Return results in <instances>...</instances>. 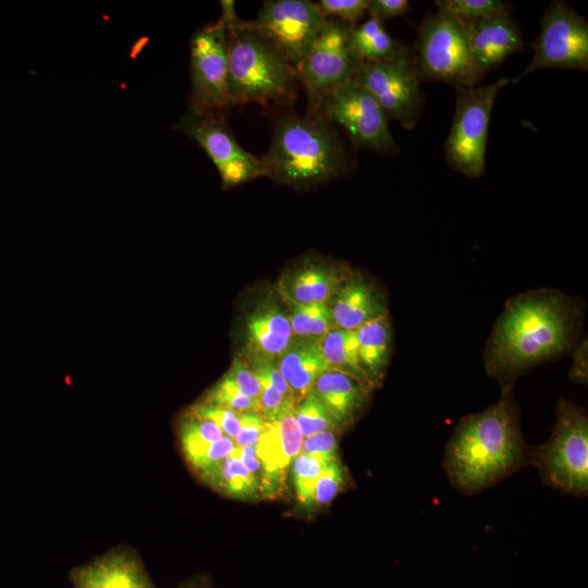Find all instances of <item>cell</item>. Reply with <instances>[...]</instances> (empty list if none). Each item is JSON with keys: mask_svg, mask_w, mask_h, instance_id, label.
<instances>
[{"mask_svg": "<svg viewBox=\"0 0 588 588\" xmlns=\"http://www.w3.org/2000/svg\"><path fill=\"white\" fill-rule=\"evenodd\" d=\"M564 294L541 290L506 303L486 353V369L500 380H513L527 368L565 351L574 336L577 314Z\"/></svg>", "mask_w": 588, "mask_h": 588, "instance_id": "1", "label": "cell"}, {"mask_svg": "<svg viewBox=\"0 0 588 588\" xmlns=\"http://www.w3.org/2000/svg\"><path fill=\"white\" fill-rule=\"evenodd\" d=\"M531 460L510 384L498 403L461 420L445 449L443 465L455 488L476 493Z\"/></svg>", "mask_w": 588, "mask_h": 588, "instance_id": "2", "label": "cell"}, {"mask_svg": "<svg viewBox=\"0 0 588 588\" xmlns=\"http://www.w3.org/2000/svg\"><path fill=\"white\" fill-rule=\"evenodd\" d=\"M259 160L264 176L295 188L335 179L347 164L344 147L330 122L308 113L278 119L269 148Z\"/></svg>", "mask_w": 588, "mask_h": 588, "instance_id": "3", "label": "cell"}, {"mask_svg": "<svg viewBox=\"0 0 588 588\" xmlns=\"http://www.w3.org/2000/svg\"><path fill=\"white\" fill-rule=\"evenodd\" d=\"M229 30L228 94L230 106L290 105L298 83L296 70L268 40L247 26L234 1H221Z\"/></svg>", "mask_w": 588, "mask_h": 588, "instance_id": "4", "label": "cell"}, {"mask_svg": "<svg viewBox=\"0 0 588 588\" xmlns=\"http://www.w3.org/2000/svg\"><path fill=\"white\" fill-rule=\"evenodd\" d=\"M412 50L420 82L473 87L481 81L470 56L464 23L442 10L426 15Z\"/></svg>", "mask_w": 588, "mask_h": 588, "instance_id": "5", "label": "cell"}, {"mask_svg": "<svg viewBox=\"0 0 588 588\" xmlns=\"http://www.w3.org/2000/svg\"><path fill=\"white\" fill-rule=\"evenodd\" d=\"M531 461L547 485L569 495L587 494L588 419L581 407L559 401L551 437L532 453Z\"/></svg>", "mask_w": 588, "mask_h": 588, "instance_id": "6", "label": "cell"}, {"mask_svg": "<svg viewBox=\"0 0 588 588\" xmlns=\"http://www.w3.org/2000/svg\"><path fill=\"white\" fill-rule=\"evenodd\" d=\"M509 83L503 77L489 85L454 87L455 112L444 144L451 169L467 177L485 173L491 113L500 90Z\"/></svg>", "mask_w": 588, "mask_h": 588, "instance_id": "7", "label": "cell"}, {"mask_svg": "<svg viewBox=\"0 0 588 588\" xmlns=\"http://www.w3.org/2000/svg\"><path fill=\"white\" fill-rule=\"evenodd\" d=\"M314 114L342 126L357 147L387 156L400 152L389 127L388 115L373 96L355 79L331 91Z\"/></svg>", "mask_w": 588, "mask_h": 588, "instance_id": "8", "label": "cell"}, {"mask_svg": "<svg viewBox=\"0 0 588 588\" xmlns=\"http://www.w3.org/2000/svg\"><path fill=\"white\" fill-rule=\"evenodd\" d=\"M352 25L326 19L324 25L297 68L298 83L308 99V114L318 110L322 100L343 83L354 79L362 62L348 42Z\"/></svg>", "mask_w": 588, "mask_h": 588, "instance_id": "9", "label": "cell"}, {"mask_svg": "<svg viewBox=\"0 0 588 588\" xmlns=\"http://www.w3.org/2000/svg\"><path fill=\"white\" fill-rule=\"evenodd\" d=\"M539 24L532 59L512 84L542 69L588 70V23L584 16L566 2L554 0Z\"/></svg>", "mask_w": 588, "mask_h": 588, "instance_id": "10", "label": "cell"}, {"mask_svg": "<svg viewBox=\"0 0 588 588\" xmlns=\"http://www.w3.org/2000/svg\"><path fill=\"white\" fill-rule=\"evenodd\" d=\"M354 79L377 100L389 120L412 130L418 123L425 106L413 50L382 62H362Z\"/></svg>", "mask_w": 588, "mask_h": 588, "instance_id": "11", "label": "cell"}, {"mask_svg": "<svg viewBox=\"0 0 588 588\" xmlns=\"http://www.w3.org/2000/svg\"><path fill=\"white\" fill-rule=\"evenodd\" d=\"M189 109L224 115L228 94L229 30L219 19L199 28L191 39Z\"/></svg>", "mask_w": 588, "mask_h": 588, "instance_id": "12", "label": "cell"}, {"mask_svg": "<svg viewBox=\"0 0 588 588\" xmlns=\"http://www.w3.org/2000/svg\"><path fill=\"white\" fill-rule=\"evenodd\" d=\"M326 22L316 2L309 0L265 1L247 26L273 45L297 70Z\"/></svg>", "mask_w": 588, "mask_h": 588, "instance_id": "13", "label": "cell"}, {"mask_svg": "<svg viewBox=\"0 0 588 588\" xmlns=\"http://www.w3.org/2000/svg\"><path fill=\"white\" fill-rule=\"evenodd\" d=\"M173 127L193 138L206 151L223 186L233 187L264 176L259 158L236 142L225 124L224 115L188 109Z\"/></svg>", "mask_w": 588, "mask_h": 588, "instance_id": "14", "label": "cell"}, {"mask_svg": "<svg viewBox=\"0 0 588 588\" xmlns=\"http://www.w3.org/2000/svg\"><path fill=\"white\" fill-rule=\"evenodd\" d=\"M303 439L294 409L266 420L265 430L255 445L261 469V495L274 494L283 486L293 460L301 452Z\"/></svg>", "mask_w": 588, "mask_h": 588, "instance_id": "15", "label": "cell"}, {"mask_svg": "<svg viewBox=\"0 0 588 588\" xmlns=\"http://www.w3.org/2000/svg\"><path fill=\"white\" fill-rule=\"evenodd\" d=\"M69 579L74 588H157L137 552L126 546L72 568Z\"/></svg>", "mask_w": 588, "mask_h": 588, "instance_id": "16", "label": "cell"}, {"mask_svg": "<svg viewBox=\"0 0 588 588\" xmlns=\"http://www.w3.org/2000/svg\"><path fill=\"white\" fill-rule=\"evenodd\" d=\"M463 23L470 56L480 78L526 46L511 14Z\"/></svg>", "mask_w": 588, "mask_h": 588, "instance_id": "17", "label": "cell"}, {"mask_svg": "<svg viewBox=\"0 0 588 588\" xmlns=\"http://www.w3.org/2000/svg\"><path fill=\"white\" fill-rule=\"evenodd\" d=\"M329 306L335 327L353 331L388 314L382 293L354 274L339 289Z\"/></svg>", "mask_w": 588, "mask_h": 588, "instance_id": "18", "label": "cell"}, {"mask_svg": "<svg viewBox=\"0 0 588 588\" xmlns=\"http://www.w3.org/2000/svg\"><path fill=\"white\" fill-rule=\"evenodd\" d=\"M371 389L356 378L332 369L317 378L310 392L322 403L341 429L354 421L366 404Z\"/></svg>", "mask_w": 588, "mask_h": 588, "instance_id": "19", "label": "cell"}, {"mask_svg": "<svg viewBox=\"0 0 588 588\" xmlns=\"http://www.w3.org/2000/svg\"><path fill=\"white\" fill-rule=\"evenodd\" d=\"M277 366L297 403L310 392L320 375L333 369L323 356L320 340L296 336L278 357Z\"/></svg>", "mask_w": 588, "mask_h": 588, "instance_id": "20", "label": "cell"}, {"mask_svg": "<svg viewBox=\"0 0 588 588\" xmlns=\"http://www.w3.org/2000/svg\"><path fill=\"white\" fill-rule=\"evenodd\" d=\"M247 357L277 360L293 339L289 316L273 305L258 306L247 320Z\"/></svg>", "mask_w": 588, "mask_h": 588, "instance_id": "21", "label": "cell"}, {"mask_svg": "<svg viewBox=\"0 0 588 588\" xmlns=\"http://www.w3.org/2000/svg\"><path fill=\"white\" fill-rule=\"evenodd\" d=\"M351 277L347 270L311 264L295 272L281 290L284 299L302 305H329Z\"/></svg>", "mask_w": 588, "mask_h": 588, "instance_id": "22", "label": "cell"}, {"mask_svg": "<svg viewBox=\"0 0 588 588\" xmlns=\"http://www.w3.org/2000/svg\"><path fill=\"white\" fill-rule=\"evenodd\" d=\"M356 338L359 365L375 387L383 378L391 356L392 329L388 314L356 330Z\"/></svg>", "mask_w": 588, "mask_h": 588, "instance_id": "23", "label": "cell"}, {"mask_svg": "<svg viewBox=\"0 0 588 588\" xmlns=\"http://www.w3.org/2000/svg\"><path fill=\"white\" fill-rule=\"evenodd\" d=\"M348 42L352 52L360 62L392 60L409 48L393 38L383 23L372 15L351 27Z\"/></svg>", "mask_w": 588, "mask_h": 588, "instance_id": "24", "label": "cell"}, {"mask_svg": "<svg viewBox=\"0 0 588 588\" xmlns=\"http://www.w3.org/2000/svg\"><path fill=\"white\" fill-rule=\"evenodd\" d=\"M220 494L240 500L261 497L259 480L234 455H230L197 476Z\"/></svg>", "mask_w": 588, "mask_h": 588, "instance_id": "25", "label": "cell"}, {"mask_svg": "<svg viewBox=\"0 0 588 588\" xmlns=\"http://www.w3.org/2000/svg\"><path fill=\"white\" fill-rule=\"evenodd\" d=\"M320 347L334 370L350 375L373 389L359 365L356 331L334 327L320 340Z\"/></svg>", "mask_w": 588, "mask_h": 588, "instance_id": "26", "label": "cell"}, {"mask_svg": "<svg viewBox=\"0 0 588 588\" xmlns=\"http://www.w3.org/2000/svg\"><path fill=\"white\" fill-rule=\"evenodd\" d=\"M285 301L292 310L289 320L296 338L321 340L335 327L329 305H302Z\"/></svg>", "mask_w": 588, "mask_h": 588, "instance_id": "27", "label": "cell"}, {"mask_svg": "<svg viewBox=\"0 0 588 588\" xmlns=\"http://www.w3.org/2000/svg\"><path fill=\"white\" fill-rule=\"evenodd\" d=\"M330 462L332 461L320 455L303 453L293 460L290 469L296 499L303 506L309 507L316 482Z\"/></svg>", "mask_w": 588, "mask_h": 588, "instance_id": "28", "label": "cell"}, {"mask_svg": "<svg viewBox=\"0 0 588 588\" xmlns=\"http://www.w3.org/2000/svg\"><path fill=\"white\" fill-rule=\"evenodd\" d=\"M434 4L462 22L511 14L510 2L503 0H437Z\"/></svg>", "mask_w": 588, "mask_h": 588, "instance_id": "29", "label": "cell"}, {"mask_svg": "<svg viewBox=\"0 0 588 588\" xmlns=\"http://www.w3.org/2000/svg\"><path fill=\"white\" fill-rule=\"evenodd\" d=\"M294 417L303 438L320 431L340 430L330 413L313 392H309L297 403L294 408Z\"/></svg>", "mask_w": 588, "mask_h": 588, "instance_id": "30", "label": "cell"}, {"mask_svg": "<svg viewBox=\"0 0 588 588\" xmlns=\"http://www.w3.org/2000/svg\"><path fill=\"white\" fill-rule=\"evenodd\" d=\"M203 402L236 413H259V403L243 394L225 376L208 391Z\"/></svg>", "mask_w": 588, "mask_h": 588, "instance_id": "31", "label": "cell"}, {"mask_svg": "<svg viewBox=\"0 0 588 588\" xmlns=\"http://www.w3.org/2000/svg\"><path fill=\"white\" fill-rule=\"evenodd\" d=\"M346 473L339 460L330 462L318 478L309 507L328 505L346 486Z\"/></svg>", "mask_w": 588, "mask_h": 588, "instance_id": "32", "label": "cell"}, {"mask_svg": "<svg viewBox=\"0 0 588 588\" xmlns=\"http://www.w3.org/2000/svg\"><path fill=\"white\" fill-rule=\"evenodd\" d=\"M185 415L204 418L215 422L225 436L234 439L240 429L241 413L205 403L203 401L191 406Z\"/></svg>", "mask_w": 588, "mask_h": 588, "instance_id": "33", "label": "cell"}, {"mask_svg": "<svg viewBox=\"0 0 588 588\" xmlns=\"http://www.w3.org/2000/svg\"><path fill=\"white\" fill-rule=\"evenodd\" d=\"M370 0H320L317 2L326 19H334L348 25H357L368 14Z\"/></svg>", "mask_w": 588, "mask_h": 588, "instance_id": "34", "label": "cell"}, {"mask_svg": "<svg viewBox=\"0 0 588 588\" xmlns=\"http://www.w3.org/2000/svg\"><path fill=\"white\" fill-rule=\"evenodd\" d=\"M224 376L243 394L258 402L260 395V383L253 369L246 362L235 358L229 371Z\"/></svg>", "mask_w": 588, "mask_h": 588, "instance_id": "35", "label": "cell"}, {"mask_svg": "<svg viewBox=\"0 0 588 588\" xmlns=\"http://www.w3.org/2000/svg\"><path fill=\"white\" fill-rule=\"evenodd\" d=\"M236 445L232 438L223 436L212 442L192 464L189 468L196 476L207 470L221 460L233 454Z\"/></svg>", "mask_w": 588, "mask_h": 588, "instance_id": "36", "label": "cell"}, {"mask_svg": "<svg viewBox=\"0 0 588 588\" xmlns=\"http://www.w3.org/2000/svg\"><path fill=\"white\" fill-rule=\"evenodd\" d=\"M336 431L326 430L303 439L301 452L309 455H320L328 460H339Z\"/></svg>", "mask_w": 588, "mask_h": 588, "instance_id": "37", "label": "cell"}, {"mask_svg": "<svg viewBox=\"0 0 588 588\" xmlns=\"http://www.w3.org/2000/svg\"><path fill=\"white\" fill-rule=\"evenodd\" d=\"M266 419L259 413H241L240 429L233 439L237 448L256 445L265 430Z\"/></svg>", "mask_w": 588, "mask_h": 588, "instance_id": "38", "label": "cell"}, {"mask_svg": "<svg viewBox=\"0 0 588 588\" xmlns=\"http://www.w3.org/2000/svg\"><path fill=\"white\" fill-rule=\"evenodd\" d=\"M409 10L411 3L407 0H370L368 15L384 23L390 19L404 16Z\"/></svg>", "mask_w": 588, "mask_h": 588, "instance_id": "39", "label": "cell"}, {"mask_svg": "<svg viewBox=\"0 0 588 588\" xmlns=\"http://www.w3.org/2000/svg\"><path fill=\"white\" fill-rule=\"evenodd\" d=\"M233 454L240 460L245 468L256 476L259 480L260 477V462L256 454L255 445H248L243 448H235Z\"/></svg>", "mask_w": 588, "mask_h": 588, "instance_id": "40", "label": "cell"}, {"mask_svg": "<svg viewBox=\"0 0 588 588\" xmlns=\"http://www.w3.org/2000/svg\"><path fill=\"white\" fill-rule=\"evenodd\" d=\"M179 588H212V586L206 576H195L183 583Z\"/></svg>", "mask_w": 588, "mask_h": 588, "instance_id": "41", "label": "cell"}]
</instances>
